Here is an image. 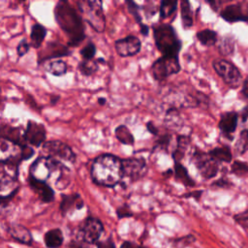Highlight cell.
Returning a JSON list of instances; mask_svg holds the SVG:
<instances>
[{"mask_svg":"<svg viewBox=\"0 0 248 248\" xmlns=\"http://www.w3.org/2000/svg\"><path fill=\"white\" fill-rule=\"evenodd\" d=\"M29 176L47 184L52 183L57 189H64L70 183L69 169L62 162L48 156H41L33 162Z\"/></svg>","mask_w":248,"mask_h":248,"instance_id":"1","label":"cell"},{"mask_svg":"<svg viewBox=\"0 0 248 248\" xmlns=\"http://www.w3.org/2000/svg\"><path fill=\"white\" fill-rule=\"evenodd\" d=\"M54 15L59 27L69 39L68 45L71 46L79 45L85 38L82 17L67 1H60L56 4Z\"/></svg>","mask_w":248,"mask_h":248,"instance_id":"2","label":"cell"},{"mask_svg":"<svg viewBox=\"0 0 248 248\" xmlns=\"http://www.w3.org/2000/svg\"><path fill=\"white\" fill-rule=\"evenodd\" d=\"M122 160L112 154L96 157L91 167L92 180L102 186L113 187L122 180Z\"/></svg>","mask_w":248,"mask_h":248,"instance_id":"3","label":"cell"},{"mask_svg":"<svg viewBox=\"0 0 248 248\" xmlns=\"http://www.w3.org/2000/svg\"><path fill=\"white\" fill-rule=\"evenodd\" d=\"M154 41L163 56L178 57L182 43L170 24H158L153 27Z\"/></svg>","mask_w":248,"mask_h":248,"instance_id":"4","label":"cell"},{"mask_svg":"<svg viewBox=\"0 0 248 248\" xmlns=\"http://www.w3.org/2000/svg\"><path fill=\"white\" fill-rule=\"evenodd\" d=\"M98 0H82L78 2V8L85 20L96 32L102 33L106 27V19L102 7Z\"/></svg>","mask_w":248,"mask_h":248,"instance_id":"5","label":"cell"},{"mask_svg":"<svg viewBox=\"0 0 248 248\" xmlns=\"http://www.w3.org/2000/svg\"><path fill=\"white\" fill-rule=\"evenodd\" d=\"M212 67L216 74L229 87L235 89L242 84V75L239 69L232 62L220 58L212 62Z\"/></svg>","mask_w":248,"mask_h":248,"instance_id":"6","label":"cell"},{"mask_svg":"<svg viewBox=\"0 0 248 248\" xmlns=\"http://www.w3.org/2000/svg\"><path fill=\"white\" fill-rule=\"evenodd\" d=\"M192 161L204 179L214 178L219 172V163L214 160L208 152L206 153L200 149H196L192 155Z\"/></svg>","mask_w":248,"mask_h":248,"instance_id":"7","label":"cell"},{"mask_svg":"<svg viewBox=\"0 0 248 248\" xmlns=\"http://www.w3.org/2000/svg\"><path fill=\"white\" fill-rule=\"evenodd\" d=\"M180 71L178 57L161 56L151 66L152 77L156 80H163L167 78L177 74Z\"/></svg>","mask_w":248,"mask_h":248,"instance_id":"8","label":"cell"},{"mask_svg":"<svg viewBox=\"0 0 248 248\" xmlns=\"http://www.w3.org/2000/svg\"><path fill=\"white\" fill-rule=\"evenodd\" d=\"M43 152L45 156H48L58 161H65L69 163H74L76 161V155L72 148L65 142L54 140H47L42 145Z\"/></svg>","mask_w":248,"mask_h":248,"instance_id":"9","label":"cell"},{"mask_svg":"<svg viewBox=\"0 0 248 248\" xmlns=\"http://www.w3.org/2000/svg\"><path fill=\"white\" fill-rule=\"evenodd\" d=\"M147 171L145 160L143 158H127L122 160V181H137L142 178Z\"/></svg>","mask_w":248,"mask_h":248,"instance_id":"10","label":"cell"},{"mask_svg":"<svg viewBox=\"0 0 248 248\" xmlns=\"http://www.w3.org/2000/svg\"><path fill=\"white\" fill-rule=\"evenodd\" d=\"M220 17L229 23L248 22V5L243 2L229 4L220 11Z\"/></svg>","mask_w":248,"mask_h":248,"instance_id":"11","label":"cell"},{"mask_svg":"<svg viewBox=\"0 0 248 248\" xmlns=\"http://www.w3.org/2000/svg\"><path fill=\"white\" fill-rule=\"evenodd\" d=\"M103 232V224L100 220L89 217L81 224L78 229V236L82 241L87 243L96 242Z\"/></svg>","mask_w":248,"mask_h":248,"instance_id":"12","label":"cell"},{"mask_svg":"<svg viewBox=\"0 0 248 248\" xmlns=\"http://www.w3.org/2000/svg\"><path fill=\"white\" fill-rule=\"evenodd\" d=\"M46 132L42 123H38L33 120H28L26 130L24 131V140L26 143L39 147L46 142Z\"/></svg>","mask_w":248,"mask_h":248,"instance_id":"13","label":"cell"},{"mask_svg":"<svg viewBox=\"0 0 248 248\" xmlns=\"http://www.w3.org/2000/svg\"><path fill=\"white\" fill-rule=\"evenodd\" d=\"M239 113L235 110L225 111L221 114L218 123V128L221 134L228 140H232L234 132L237 127Z\"/></svg>","mask_w":248,"mask_h":248,"instance_id":"14","label":"cell"},{"mask_svg":"<svg viewBox=\"0 0 248 248\" xmlns=\"http://www.w3.org/2000/svg\"><path fill=\"white\" fill-rule=\"evenodd\" d=\"M140 41L138 37L130 35L117 40L114 44L116 52L122 57L133 56L140 50Z\"/></svg>","mask_w":248,"mask_h":248,"instance_id":"15","label":"cell"},{"mask_svg":"<svg viewBox=\"0 0 248 248\" xmlns=\"http://www.w3.org/2000/svg\"><path fill=\"white\" fill-rule=\"evenodd\" d=\"M29 185L31 189L38 195L40 200L44 202H50L54 199V191L49 186V184L46 182H42L39 180H36L29 176L28 178Z\"/></svg>","mask_w":248,"mask_h":248,"instance_id":"16","label":"cell"},{"mask_svg":"<svg viewBox=\"0 0 248 248\" xmlns=\"http://www.w3.org/2000/svg\"><path fill=\"white\" fill-rule=\"evenodd\" d=\"M71 54L69 48L58 43H49L46 47L39 54V61L43 62L47 59H52L60 56H68Z\"/></svg>","mask_w":248,"mask_h":248,"instance_id":"17","label":"cell"},{"mask_svg":"<svg viewBox=\"0 0 248 248\" xmlns=\"http://www.w3.org/2000/svg\"><path fill=\"white\" fill-rule=\"evenodd\" d=\"M83 206V202L78 194L63 195L60 203V209L63 214H66L74 209H80Z\"/></svg>","mask_w":248,"mask_h":248,"instance_id":"18","label":"cell"},{"mask_svg":"<svg viewBox=\"0 0 248 248\" xmlns=\"http://www.w3.org/2000/svg\"><path fill=\"white\" fill-rule=\"evenodd\" d=\"M208 154L218 163H232V152L228 145L217 146L208 151Z\"/></svg>","mask_w":248,"mask_h":248,"instance_id":"19","label":"cell"},{"mask_svg":"<svg viewBox=\"0 0 248 248\" xmlns=\"http://www.w3.org/2000/svg\"><path fill=\"white\" fill-rule=\"evenodd\" d=\"M8 232L13 238L22 243L30 244L32 242V237L29 231L21 225H12L11 227H9Z\"/></svg>","mask_w":248,"mask_h":248,"instance_id":"20","label":"cell"},{"mask_svg":"<svg viewBox=\"0 0 248 248\" xmlns=\"http://www.w3.org/2000/svg\"><path fill=\"white\" fill-rule=\"evenodd\" d=\"M46 35V29L45 26L39 23L32 25L30 33V46L34 48H38L42 46Z\"/></svg>","mask_w":248,"mask_h":248,"instance_id":"21","label":"cell"},{"mask_svg":"<svg viewBox=\"0 0 248 248\" xmlns=\"http://www.w3.org/2000/svg\"><path fill=\"white\" fill-rule=\"evenodd\" d=\"M174 177L185 186L194 187L196 185V182L189 175L187 169L180 162H174Z\"/></svg>","mask_w":248,"mask_h":248,"instance_id":"22","label":"cell"},{"mask_svg":"<svg viewBox=\"0 0 248 248\" xmlns=\"http://www.w3.org/2000/svg\"><path fill=\"white\" fill-rule=\"evenodd\" d=\"M196 37L198 41L205 46H214L218 41V35L217 33L212 29H202L199 32H197Z\"/></svg>","mask_w":248,"mask_h":248,"instance_id":"23","label":"cell"},{"mask_svg":"<svg viewBox=\"0 0 248 248\" xmlns=\"http://www.w3.org/2000/svg\"><path fill=\"white\" fill-rule=\"evenodd\" d=\"M63 242V234L59 229L48 231L45 234V243L48 248H58Z\"/></svg>","mask_w":248,"mask_h":248,"instance_id":"24","label":"cell"},{"mask_svg":"<svg viewBox=\"0 0 248 248\" xmlns=\"http://www.w3.org/2000/svg\"><path fill=\"white\" fill-rule=\"evenodd\" d=\"M45 70L49 74L60 77L67 72V64L63 60H52L45 63Z\"/></svg>","mask_w":248,"mask_h":248,"instance_id":"25","label":"cell"},{"mask_svg":"<svg viewBox=\"0 0 248 248\" xmlns=\"http://www.w3.org/2000/svg\"><path fill=\"white\" fill-rule=\"evenodd\" d=\"M190 140L186 136H179L177 138V145L176 148L172 151V158L174 162H180V160L184 157L185 152L189 146Z\"/></svg>","mask_w":248,"mask_h":248,"instance_id":"26","label":"cell"},{"mask_svg":"<svg viewBox=\"0 0 248 248\" xmlns=\"http://www.w3.org/2000/svg\"><path fill=\"white\" fill-rule=\"evenodd\" d=\"M115 137L121 143L127 145H132L135 141L133 134L125 125H119L115 128Z\"/></svg>","mask_w":248,"mask_h":248,"instance_id":"27","label":"cell"},{"mask_svg":"<svg viewBox=\"0 0 248 248\" xmlns=\"http://www.w3.org/2000/svg\"><path fill=\"white\" fill-rule=\"evenodd\" d=\"M180 13H181V20L184 28H190L193 25V16L190 3L188 1H181L180 3Z\"/></svg>","mask_w":248,"mask_h":248,"instance_id":"28","label":"cell"},{"mask_svg":"<svg viewBox=\"0 0 248 248\" xmlns=\"http://www.w3.org/2000/svg\"><path fill=\"white\" fill-rule=\"evenodd\" d=\"M234 40L232 36H225L219 43L218 50L224 56L232 55L234 52Z\"/></svg>","mask_w":248,"mask_h":248,"instance_id":"29","label":"cell"},{"mask_svg":"<svg viewBox=\"0 0 248 248\" xmlns=\"http://www.w3.org/2000/svg\"><path fill=\"white\" fill-rule=\"evenodd\" d=\"M98 68L99 65L97 60H82L78 65V70L80 72L81 75L85 77L92 76L94 73L97 72Z\"/></svg>","mask_w":248,"mask_h":248,"instance_id":"30","label":"cell"},{"mask_svg":"<svg viewBox=\"0 0 248 248\" xmlns=\"http://www.w3.org/2000/svg\"><path fill=\"white\" fill-rule=\"evenodd\" d=\"M230 172L238 177L248 174V163L241 160H234L231 165Z\"/></svg>","mask_w":248,"mask_h":248,"instance_id":"31","label":"cell"},{"mask_svg":"<svg viewBox=\"0 0 248 248\" xmlns=\"http://www.w3.org/2000/svg\"><path fill=\"white\" fill-rule=\"evenodd\" d=\"M177 7V1H162L160 3V16L162 18H168L170 17L176 10Z\"/></svg>","mask_w":248,"mask_h":248,"instance_id":"32","label":"cell"},{"mask_svg":"<svg viewBox=\"0 0 248 248\" xmlns=\"http://www.w3.org/2000/svg\"><path fill=\"white\" fill-rule=\"evenodd\" d=\"M235 150L239 155L248 151V129H244L239 133L238 140L235 143Z\"/></svg>","mask_w":248,"mask_h":248,"instance_id":"33","label":"cell"},{"mask_svg":"<svg viewBox=\"0 0 248 248\" xmlns=\"http://www.w3.org/2000/svg\"><path fill=\"white\" fill-rule=\"evenodd\" d=\"M83 60H92L96 53V46L93 43L89 42L79 51Z\"/></svg>","mask_w":248,"mask_h":248,"instance_id":"34","label":"cell"},{"mask_svg":"<svg viewBox=\"0 0 248 248\" xmlns=\"http://www.w3.org/2000/svg\"><path fill=\"white\" fill-rule=\"evenodd\" d=\"M169 120V123L170 126H178L182 123L181 118L179 116V113L176 108H170L167 111V116H166V121Z\"/></svg>","mask_w":248,"mask_h":248,"instance_id":"35","label":"cell"},{"mask_svg":"<svg viewBox=\"0 0 248 248\" xmlns=\"http://www.w3.org/2000/svg\"><path fill=\"white\" fill-rule=\"evenodd\" d=\"M126 5L128 8V11L132 14L137 23L139 25H141L142 21H141V16L140 15V7L138 6V4L135 3L134 1H126Z\"/></svg>","mask_w":248,"mask_h":248,"instance_id":"36","label":"cell"},{"mask_svg":"<svg viewBox=\"0 0 248 248\" xmlns=\"http://www.w3.org/2000/svg\"><path fill=\"white\" fill-rule=\"evenodd\" d=\"M211 186L216 187V188H221V189H230V188L233 187V183L229 178H227L225 176H221L220 178L213 181Z\"/></svg>","mask_w":248,"mask_h":248,"instance_id":"37","label":"cell"},{"mask_svg":"<svg viewBox=\"0 0 248 248\" xmlns=\"http://www.w3.org/2000/svg\"><path fill=\"white\" fill-rule=\"evenodd\" d=\"M234 221L244 229H248V209L233 216Z\"/></svg>","mask_w":248,"mask_h":248,"instance_id":"38","label":"cell"},{"mask_svg":"<svg viewBox=\"0 0 248 248\" xmlns=\"http://www.w3.org/2000/svg\"><path fill=\"white\" fill-rule=\"evenodd\" d=\"M170 142V136L168 134H165V135L159 137V139L156 141L155 148H160L162 150H168Z\"/></svg>","mask_w":248,"mask_h":248,"instance_id":"39","label":"cell"},{"mask_svg":"<svg viewBox=\"0 0 248 248\" xmlns=\"http://www.w3.org/2000/svg\"><path fill=\"white\" fill-rule=\"evenodd\" d=\"M30 46H31L30 44H28V42H27L25 39L21 40V41L19 42V44L17 45V47H16V52H17L18 56L21 57V56H23L24 54H26V53L28 52Z\"/></svg>","mask_w":248,"mask_h":248,"instance_id":"40","label":"cell"},{"mask_svg":"<svg viewBox=\"0 0 248 248\" xmlns=\"http://www.w3.org/2000/svg\"><path fill=\"white\" fill-rule=\"evenodd\" d=\"M117 215L119 218H123V217H129L132 215V212L130 211L129 207L127 205H123L121 207H119L117 209Z\"/></svg>","mask_w":248,"mask_h":248,"instance_id":"41","label":"cell"},{"mask_svg":"<svg viewBox=\"0 0 248 248\" xmlns=\"http://www.w3.org/2000/svg\"><path fill=\"white\" fill-rule=\"evenodd\" d=\"M240 94L242 95V97L246 100H248V75L246 76V78L243 79V82L241 84V90H240Z\"/></svg>","mask_w":248,"mask_h":248,"instance_id":"42","label":"cell"},{"mask_svg":"<svg viewBox=\"0 0 248 248\" xmlns=\"http://www.w3.org/2000/svg\"><path fill=\"white\" fill-rule=\"evenodd\" d=\"M146 128L147 130L152 134V135H155V136H158L159 135V130L158 128L155 126V124H153V122L149 121L146 123Z\"/></svg>","mask_w":248,"mask_h":248,"instance_id":"43","label":"cell"},{"mask_svg":"<svg viewBox=\"0 0 248 248\" xmlns=\"http://www.w3.org/2000/svg\"><path fill=\"white\" fill-rule=\"evenodd\" d=\"M240 119L243 123H247L248 122V104L242 108L241 112H240Z\"/></svg>","mask_w":248,"mask_h":248,"instance_id":"44","label":"cell"},{"mask_svg":"<svg viewBox=\"0 0 248 248\" xmlns=\"http://www.w3.org/2000/svg\"><path fill=\"white\" fill-rule=\"evenodd\" d=\"M98 248H115V247H114V244H113L112 240L108 238V239L99 243L98 244Z\"/></svg>","mask_w":248,"mask_h":248,"instance_id":"45","label":"cell"},{"mask_svg":"<svg viewBox=\"0 0 248 248\" xmlns=\"http://www.w3.org/2000/svg\"><path fill=\"white\" fill-rule=\"evenodd\" d=\"M120 248H143V247H141L140 245H138L136 243H133V242H130V241H126V242L122 243Z\"/></svg>","mask_w":248,"mask_h":248,"instance_id":"46","label":"cell"},{"mask_svg":"<svg viewBox=\"0 0 248 248\" xmlns=\"http://www.w3.org/2000/svg\"><path fill=\"white\" fill-rule=\"evenodd\" d=\"M209 5H210V7L214 10V11H218V9L220 8V6L222 5V4H224L225 2H223V1H210V2H207Z\"/></svg>","mask_w":248,"mask_h":248,"instance_id":"47","label":"cell"},{"mask_svg":"<svg viewBox=\"0 0 248 248\" xmlns=\"http://www.w3.org/2000/svg\"><path fill=\"white\" fill-rule=\"evenodd\" d=\"M140 31L141 35L146 36V35L148 34V32H149V27H148L147 25H145V24L142 23L141 25H140Z\"/></svg>","mask_w":248,"mask_h":248,"instance_id":"48","label":"cell"},{"mask_svg":"<svg viewBox=\"0 0 248 248\" xmlns=\"http://www.w3.org/2000/svg\"><path fill=\"white\" fill-rule=\"evenodd\" d=\"M202 191H195V192H192V193H189V194L185 195V197H187V198H189V197H194V198H196L197 200H199V198L202 196Z\"/></svg>","mask_w":248,"mask_h":248,"instance_id":"49","label":"cell"},{"mask_svg":"<svg viewBox=\"0 0 248 248\" xmlns=\"http://www.w3.org/2000/svg\"><path fill=\"white\" fill-rule=\"evenodd\" d=\"M98 103H99L100 105H105V104H106V99H105V98H99V99H98Z\"/></svg>","mask_w":248,"mask_h":248,"instance_id":"50","label":"cell"},{"mask_svg":"<svg viewBox=\"0 0 248 248\" xmlns=\"http://www.w3.org/2000/svg\"><path fill=\"white\" fill-rule=\"evenodd\" d=\"M68 248H84V247H82V246H80V245H77V244L72 243Z\"/></svg>","mask_w":248,"mask_h":248,"instance_id":"51","label":"cell"}]
</instances>
